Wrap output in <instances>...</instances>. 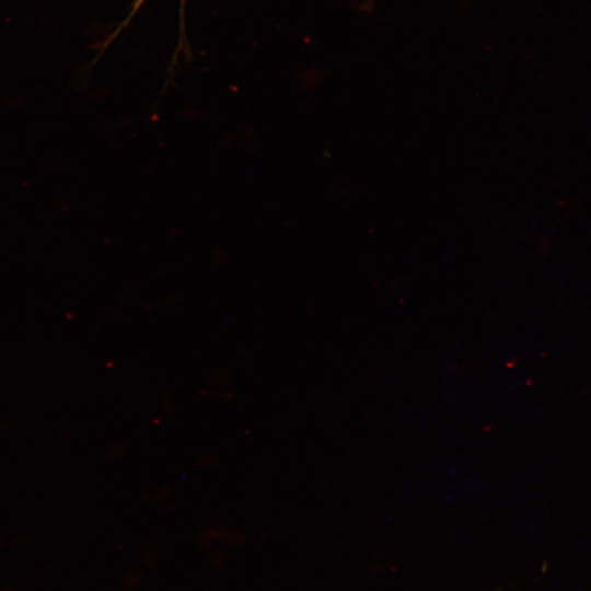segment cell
I'll list each match as a JSON object with an SVG mask.
<instances>
[{
	"mask_svg": "<svg viewBox=\"0 0 591 591\" xmlns=\"http://www.w3.org/2000/svg\"><path fill=\"white\" fill-rule=\"evenodd\" d=\"M146 0H136L135 2V5H134V9H132V12H131V15L141 7V4L144 2ZM185 2L186 0H181V20H182V23L181 25H183V16H184V10H185Z\"/></svg>",
	"mask_w": 591,
	"mask_h": 591,
	"instance_id": "obj_1",
	"label": "cell"
}]
</instances>
